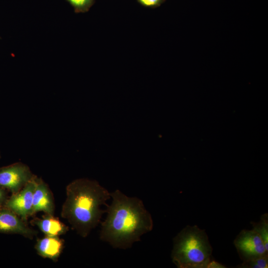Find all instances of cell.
Wrapping results in <instances>:
<instances>
[{
    "mask_svg": "<svg viewBox=\"0 0 268 268\" xmlns=\"http://www.w3.org/2000/svg\"><path fill=\"white\" fill-rule=\"evenodd\" d=\"M110 195L113 201L101 223L100 238L114 248L126 249L152 229L153 221L140 199L128 197L119 190Z\"/></svg>",
    "mask_w": 268,
    "mask_h": 268,
    "instance_id": "6da1fadb",
    "label": "cell"
},
{
    "mask_svg": "<svg viewBox=\"0 0 268 268\" xmlns=\"http://www.w3.org/2000/svg\"><path fill=\"white\" fill-rule=\"evenodd\" d=\"M66 189V199L62 207L61 216L78 235L85 238L107 212L100 206L108 205L106 201L110 198V193L96 181L85 178L73 180Z\"/></svg>",
    "mask_w": 268,
    "mask_h": 268,
    "instance_id": "7a4b0ae2",
    "label": "cell"
},
{
    "mask_svg": "<svg viewBox=\"0 0 268 268\" xmlns=\"http://www.w3.org/2000/svg\"><path fill=\"white\" fill-rule=\"evenodd\" d=\"M212 252L205 231L188 225L173 239L171 258L179 268H206Z\"/></svg>",
    "mask_w": 268,
    "mask_h": 268,
    "instance_id": "3957f363",
    "label": "cell"
},
{
    "mask_svg": "<svg viewBox=\"0 0 268 268\" xmlns=\"http://www.w3.org/2000/svg\"><path fill=\"white\" fill-rule=\"evenodd\" d=\"M238 253L243 261L268 256L262 239L254 230H243L234 241Z\"/></svg>",
    "mask_w": 268,
    "mask_h": 268,
    "instance_id": "277c9868",
    "label": "cell"
},
{
    "mask_svg": "<svg viewBox=\"0 0 268 268\" xmlns=\"http://www.w3.org/2000/svg\"><path fill=\"white\" fill-rule=\"evenodd\" d=\"M35 176L28 166L16 162L0 168V187L11 194L20 191Z\"/></svg>",
    "mask_w": 268,
    "mask_h": 268,
    "instance_id": "5b68a950",
    "label": "cell"
},
{
    "mask_svg": "<svg viewBox=\"0 0 268 268\" xmlns=\"http://www.w3.org/2000/svg\"><path fill=\"white\" fill-rule=\"evenodd\" d=\"M35 176L19 192L7 199L3 207H6L27 222L32 215L33 196L36 185Z\"/></svg>",
    "mask_w": 268,
    "mask_h": 268,
    "instance_id": "8992f818",
    "label": "cell"
},
{
    "mask_svg": "<svg viewBox=\"0 0 268 268\" xmlns=\"http://www.w3.org/2000/svg\"><path fill=\"white\" fill-rule=\"evenodd\" d=\"M0 233L18 234L32 239L38 232L12 211L2 207L0 208Z\"/></svg>",
    "mask_w": 268,
    "mask_h": 268,
    "instance_id": "52a82bcc",
    "label": "cell"
},
{
    "mask_svg": "<svg viewBox=\"0 0 268 268\" xmlns=\"http://www.w3.org/2000/svg\"><path fill=\"white\" fill-rule=\"evenodd\" d=\"M55 210L54 199L51 191L42 179L36 177L33 196L32 215L39 211L54 215Z\"/></svg>",
    "mask_w": 268,
    "mask_h": 268,
    "instance_id": "ba28073f",
    "label": "cell"
},
{
    "mask_svg": "<svg viewBox=\"0 0 268 268\" xmlns=\"http://www.w3.org/2000/svg\"><path fill=\"white\" fill-rule=\"evenodd\" d=\"M64 242L59 236H45L37 240L35 249L41 257L56 262L63 252Z\"/></svg>",
    "mask_w": 268,
    "mask_h": 268,
    "instance_id": "9c48e42d",
    "label": "cell"
},
{
    "mask_svg": "<svg viewBox=\"0 0 268 268\" xmlns=\"http://www.w3.org/2000/svg\"><path fill=\"white\" fill-rule=\"evenodd\" d=\"M32 225L36 226L45 236H59L69 230L67 226L54 215H44L41 218H34L30 221Z\"/></svg>",
    "mask_w": 268,
    "mask_h": 268,
    "instance_id": "30bf717a",
    "label": "cell"
},
{
    "mask_svg": "<svg viewBox=\"0 0 268 268\" xmlns=\"http://www.w3.org/2000/svg\"><path fill=\"white\" fill-rule=\"evenodd\" d=\"M253 230L260 236L265 247L268 251V215L265 213L262 215L260 221L258 222H251Z\"/></svg>",
    "mask_w": 268,
    "mask_h": 268,
    "instance_id": "8fae6325",
    "label": "cell"
},
{
    "mask_svg": "<svg viewBox=\"0 0 268 268\" xmlns=\"http://www.w3.org/2000/svg\"><path fill=\"white\" fill-rule=\"evenodd\" d=\"M268 256L243 262L237 266L241 268H267L268 267Z\"/></svg>",
    "mask_w": 268,
    "mask_h": 268,
    "instance_id": "7c38bea8",
    "label": "cell"
},
{
    "mask_svg": "<svg viewBox=\"0 0 268 268\" xmlns=\"http://www.w3.org/2000/svg\"><path fill=\"white\" fill-rule=\"evenodd\" d=\"M75 10L83 11L87 10L92 3L93 0H66Z\"/></svg>",
    "mask_w": 268,
    "mask_h": 268,
    "instance_id": "4fadbf2b",
    "label": "cell"
},
{
    "mask_svg": "<svg viewBox=\"0 0 268 268\" xmlns=\"http://www.w3.org/2000/svg\"><path fill=\"white\" fill-rule=\"evenodd\" d=\"M8 191L0 187V208L3 207L8 199Z\"/></svg>",
    "mask_w": 268,
    "mask_h": 268,
    "instance_id": "5bb4252c",
    "label": "cell"
},
{
    "mask_svg": "<svg viewBox=\"0 0 268 268\" xmlns=\"http://www.w3.org/2000/svg\"><path fill=\"white\" fill-rule=\"evenodd\" d=\"M224 265L216 261L213 259L208 263L206 268H225Z\"/></svg>",
    "mask_w": 268,
    "mask_h": 268,
    "instance_id": "9a60e30c",
    "label": "cell"
},
{
    "mask_svg": "<svg viewBox=\"0 0 268 268\" xmlns=\"http://www.w3.org/2000/svg\"><path fill=\"white\" fill-rule=\"evenodd\" d=\"M143 5L146 6H152L157 4L160 0H139Z\"/></svg>",
    "mask_w": 268,
    "mask_h": 268,
    "instance_id": "2e32d148",
    "label": "cell"
},
{
    "mask_svg": "<svg viewBox=\"0 0 268 268\" xmlns=\"http://www.w3.org/2000/svg\"></svg>",
    "mask_w": 268,
    "mask_h": 268,
    "instance_id": "e0dca14e",
    "label": "cell"
}]
</instances>
